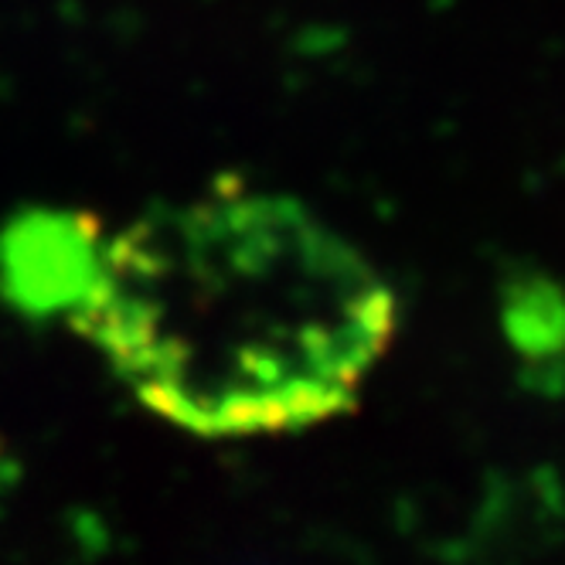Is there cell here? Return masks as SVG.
<instances>
[{
	"label": "cell",
	"instance_id": "obj_1",
	"mask_svg": "<svg viewBox=\"0 0 565 565\" xmlns=\"http://www.w3.org/2000/svg\"><path fill=\"white\" fill-rule=\"evenodd\" d=\"M62 320L153 416L242 439L348 413L395 338L398 303L303 201L215 184L119 225L96 218Z\"/></svg>",
	"mask_w": 565,
	"mask_h": 565
}]
</instances>
